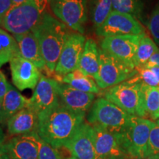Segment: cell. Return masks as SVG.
<instances>
[{
	"instance_id": "cell-1",
	"label": "cell",
	"mask_w": 159,
	"mask_h": 159,
	"mask_svg": "<svg viewBox=\"0 0 159 159\" xmlns=\"http://www.w3.org/2000/svg\"><path fill=\"white\" fill-rule=\"evenodd\" d=\"M85 113L71 110L60 102L53 108L39 114L36 132L53 148H64L85 122Z\"/></svg>"
},
{
	"instance_id": "cell-2",
	"label": "cell",
	"mask_w": 159,
	"mask_h": 159,
	"mask_svg": "<svg viewBox=\"0 0 159 159\" xmlns=\"http://www.w3.org/2000/svg\"><path fill=\"white\" fill-rule=\"evenodd\" d=\"M38 40L47 69V75L55 73L60 55L69 34L68 27L49 13L43 14L32 30Z\"/></svg>"
},
{
	"instance_id": "cell-3",
	"label": "cell",
	"mask_w": 159,
	"mask_h": 159,
	"mask_svg": "<svg viewBox=\"0 0 159 159\" xmlns=\"http://www.w3.org/2000/svg\"><path fill=\"white\" fill-rule=\"evenodd\" d=\"M153 121L133 116L128 127L115 134L129 159H144L148 156L149 137Z\"/></svg>"
},
{
	"instance_id": "cell-4",
	"label": "cell",
	"mask_w": 159,
	"mask_h": 159,
	"mask_svg": "<svg viewBox=\"0 0 159 159\" xmlns=\"http://www.w3.org/2000/svg\"><path fill=\"white\" fill-rule=\"evenodd\" d=\"M130 115L104 97L94 101L89 110L87 121L89 124L99 125L114 134H121L128 127Z\"/></svg>"
},
{
	"instance_id": "cell-5",
	"label": "cell",
	"mask_w": 159,
	"mask_h": 159,
	"mask_svg": "<svg viewBox=\"0 0 159 159\" xmlns=\"http://www.w3.org/2000/svg\"><path fill=\"white\" fill-rule=\"evenodd\" d=\"M44 13L34 1L13 6L4 18L2 27L13 35H23L32 32Z\"/></svg>"
},
{
	"instance_id": "cell-6",
	"label": "cell",
	"mask_w": 159,
	"mask_h": 159,
	"mask_svg": "<svg viewBox=\"0 0 159 159\" xmlns=\"http://www.w3.org/2000/svg\"><path fill=\"white\" fill-rule=\"evenodd\" d=\"M138 71L99 49V70L96 83L100 89L111 88L132 78Z\"/></svg>"
},
{
	"instance_id": "cell-7",
	"label": "cell",
	"mask_w": 159,
	"mask_h": 159,
	"mask_svg": "<svg viewBox=\"0 0 159 159\" xmlns=\"http://www.w3.org/2000/svg\"><path fill=\"white\" fill-rule=\"evenodd\" d=\"M52 13L74 32L83 34L88 20V0H49Z\"/></svg>"
},
{
	"instance_id": "cell-8",
	"label": "cell",
	"mask_w": 159,
	"mask_h": 159,
	"mask_svg": "<svg viewBox=\"0 0 159 159\" xmlns=\"http://www.w3.org/2000/svg\"><path fill=\"white\" fill-rule=\"evenodd\" d=\"M141 85L128 80L108 89L104 98L130 115L141 117Z\"/></svg>"
},
{
	"instance_id": "cell-9",
	"label": "cell",
	"mask_w": 159,
	"mask_h": 159,
	"mask_svg": "<svg viewBox=\"0 0 159 159\" xmlns=\"http://www.w3.org/2000/svg\"><path fill=\"white\" fill-rule=\"evenodd\" d=\"M98 36L144 35V28L137 19L127 13L113 11L100 27L96 29Z\"/></svg>"
},
{
	"instance_id": "cell-10",
	"label": "cell",
	"mask_w": 159,
	"mask_h": 159,
	"mask_svg": "<svg viewBox=\"0 0 159 159\" xmlns=\"http://www.w3.org/2000/svg\"><path fill=\"white\" fill-rule=\"evenodd\" d=\"M85 41L83 34L69 33L55 67V75L61 77L79 68Z\"/></svg>"
},
{
	"instance_id": "cell-11",
	"label": "cell",
	"mask_w": 159,
	"mask_h": 159,
	"mask_svg": "<svg viewBox=\"0 0 159 159\" xmlns=\"http://www.w3.org/2000/svg\"><path fill=\"white\" fill-rule=\"evenodd\" d=\"M144 35H117L104 38L101 41L100 49L126 64L135 67V55L141 39Z\"/></svg>"
},
{
	"instance_id": "cell-12",
	"label": "cell",
	"mask_w": 159,
	"mask_h": 159,
	"mask_svg": "<svg viewBox=\"0 0 159 159\" xmlns=\"http://www.w3.org/2000/svg\"><path fill=\"white\" fill-rule=\"evenodd\" d=\"M64 148L71 152V156L79 159H100L95 148L94 128L89 122L80 125Z\"/></svg>"
},
{
	"instance_id": "cell-13",
	"label": "cell",
	"mask_w": 159,
	"mask_h": 159,
	"mask_svg": "<svg viewBox=\"0 0 159 159\" xmlns=\"http://www.w3.org/2000/svg\"><path fill=\"white\" fill-rule=\"evenodd\" d=\"M57 85L58 81L56 79L42 75L30 99L29 108L39 115L58 104L60 99Z\"/></svg>"
},
{
	"instance_id": "cell-14",
	"label": "cell",
	"mask_w": 159,
	"mask_h": 159,
	"mask_svg": "<svg viewBox=\"0 0 159 159\" xmlns=\"http://www.w3.org/2000/svg\"><path fill=\"white\" fill-rule=\"evenodd\" d=\"M10 66L12 81L19 91L35 89L42 76L41 71L21 55L12 59Z\"/></svg>"
},
{
	"instance_id": "cell-15",
	"label": "cell",
	"mask_w": 159,
	"mask_h": 159,
	"mask_svg": "<svg viewBox=\"0 0 159 159\" xmlns=\"http://www.w3.org/2000/svg\"><path fill=\"white\" fill-rule=\"evenodd\" d=\"M95 148L100 159H129L114 133L99 125H93Z\"/></svg>"
},
{
	"instance_id": "cell-16",
	"label": "cell",
	"mask_w": 159,
	"mask_h": 159,
	"mask_svg": "<svg viewBox=\"0 0 159 159\" xmlns=\"http://www.w3.org/2000/svg\"><path fill=\"white\" fill-rule=\"evenodd\" d=\"M57 89L61 104L76 112L85 113L94 103V94L79 91L59 81Z\"/></svg>"
},
{
	"instance_id": "cell-17",
	"label": "cell",
	"mask_w": 159,
	"mask_h": 159,
	"mask_svg": "<svg viewBox=\"0 0 159 159\" xmlns=\"http://www.w3.org/2000/svg\"><path fill=\"white\" fill-rule=\"evenodd\" d=\"M19 44L21 56L33 63L40 71L47 74V66L38 40L33 32L23 35H13Z\"/></svg>"
},
{
	"instance_id": "cell-18",
	"label": "cell",
	"mask_w": 159,
	"mask_h": 159,
	"mask_svg": "<svg viewBox=\"0 0 159 159\" xmlns=\"http://www.w3.org/2000/svg\"><path fill=\"white\" fill-rule=\"evenodd\" d=\"M39 115L29 107L22 109L7 122V132L13 136H21L36 131Z\"/></svg>"
},
{
	"instance_id": "cell-19",
	"label": "cell",
	"mask_w": 159,
	"mask_h": 159,
	"mask_svg": "<svg viewBox=\"0 0 159 159\" xmlns=\"http://www.w3.org/2000/svg\"><path fill=\"white\" fill-rule=\"evenodd\" d=\"M10 159H38V148L29 134L16 136L7 143Z\"/></svg>"
},
{
	"instance_id": "cell-20",
	"label": "cell",
	"mask_w": 159,
	"mask_h": 159,
	"mask_svg": "<svg viewBox=\"0 0 159 159\" xmlns=\"http://www.w3.org/2000/svg\"><path fill=\"white\" fill-rule=\"evenodd\" d=\"M97 80L99 70V48L92 39L85 41L79 68Z\"/></svg>"
},
{
	"instance_id": "cell-21",
	"label": "cell",
	"mask_w": 159,
	"mask_h": 159,
	"mask_svg": "<svg viewBox=\"0 0 159 159\" xmlns=\"http://www.w3.org/2000/svg\"><path fill=\"white\" fill-rule=\"evenodd\" d=\"M141 84V118L156 121L159 118V88Z\"/></svg>"
},
{
	"instance_id": "cell-22",
	"label": "cell",
	"mask_w": 159,
	"mask_h": 159,
	"mask_svg": "<svg viewBox=\"0 0 159 159\" xmlns=\"http://www.w3.org/2000/svg\"><path fill=\"white\" fill-rule=\"evenodd\" d=\"M61 83H66L71 87L83 92L98 94L100 89L97 85L95 80L82 70L77 69L64 76L59 77ZM60 82V81H59Z\"/></svg>"
},
{
	"instance_id": "cell-23",
	"label": "cell",
	"mask_w": 159,
	"mask_h": 159,
	"mask_svg": "<svg viewBox=\"0 0 159 159\" xmlns=\"http://www.w3.org/2000/svg\"><path fill=\"white\" fill-rule=\"evenodd\" d=\"M30 99H27L21 93L19 92L14 87L11 85L2 100L4 119L5 123L7 120L21 111L27 108L29 105Z\"/></svg>"
},
{
	"instance_id": "cell-24",
	"label": "cell",
	"mask_w": 159,
	"mask_h": 159,
	"mask_svg": "<svg viewBox=\"0 0 159 159\" xmlns=\"http://www.w3.org/2000/svg\"><path fill=\"white\" fill-rule=\"evenodd\" d=\"M19 55H21L16 40L8 32L0 28V68Z\"/></svg>"
},
{
	"instance_id": "cell-25",
	"label": "cell",
	"mask_w": 159,
	"mask_h": 159,
	"mask_svg": "<svg viewBox=\"0 0 159 159\" xmlns=\"http://www.w3.org/2000/svg\"><path fill=\"white\" fill-rule=\"evenodd\" d=\"M113 11L111 0H91L89 11L95 28L100 27Z\"/></svg>"
},
{
	"instance_id": "cell-26",
	"label": "cell",
	"mask_w": 159,
	"mask_h": 159,
	"mask_svg": "<svg viewBox=\"0 0 159 159\" xmlns=\"http://www.w3.org/2000/svg\"><path fill=\"white\" fill-rule=\"evenodd\" d=\"M159 50L158 47L150 37L144 35L141 39L136 53L134 57V66L136 69L142 68L157 51Z\"/></svg>"
},
{
	"instance_id": "cell-27",
	"label": "cell",
	"mask_w": 159,
	"mask_h": 159,
	"mask_svg": "<svg viewBox=\"0 0 159 159\" xmlns=\"http://www.w3.org/2000/svg\"><path fill=\"white\" fill-rule=\"evenodd\" d=\"M114 11L130 14L140 19L144 4L142 0H111Z\"/></svg>"
},
{
	"instance_id": "cell-28",
	"label": "cell",
	"mask_w": 159,
	"mask_h": 159,
	"mask_svg": "<svg viewBox=\"0 0 159 159\" xmlns=\"http://www.w3.org/2000/svg\"><path fill=\"white\" fill-rule=\"evenodd\" d=\"M28 134L37 145L38 159H63L57 149L43 141L36 131Z\"/></svg>"
},
{
	"instance_id": "cell-29",
	"label": "cell",
	"mask_w": 159,
	"mask_h": 159,
	"mask_svg": "<svg viewBox=\"0 0 159 159\" xmlns=\"http://www.w3.org/2000/svg\"><path fill=\"white\" fill-rule=\"evenodd\" d=\"M159 156V126L156 122L151 128L149 137L148 156Z\"/></svg>"
},
{
	"instance_id": "cell-30",
	"label": "cell",
	"mask_w": 159,
	"mask_h": 159,
	"mask_svg": "<svg viewBox=\"0 0 159 159\" xmlns=\"http://www.w3.org/2000/svg\"><path fill=\"white\" fill-rule=\"evenodd\" d=\"M148 27L155 41L159 40V2L151 12L148 19Z\"/></svg>"
},
{
	"instance_id": "cell-31",
	"label": "cell",
	"mask_w": 159,
	"mask_h": 159,
	"mask_svg": "<svg viewBox=\"0 0 159 159\" xmlns=\"http://www.w3.org/2000/svg\"><path fill=\"white\" fill-rule=\"evenodd\" d=\"M12 7L13 4L11 0H0V26L2 25L4 18Z\"/></svg>"
},
{
	"instance_id": "cell-32",
	"label": "cell",
	"mask_w": 159,
	"mask_h": 159,
	"mask_svg": "<svg viewBox=\"0 0 159 159\" xmlns=\"http://www.w3.org/2000/svg\"><path fill=\"white\" fill-rule=\"evenodd\" d=\"M0 159H10L7 143H5V135L0 128Z\"/></svg>"
},
{
	"instance_id": "cell-33",
	"label": "cell",
	"mask_w": 159,
	"mask_h": 159,
	"mask_svg": "<svg viewBox=\"0 0 159 159\" xmlns=\"http://www.w3.org/2000/svg\"><path fill=\"white\" fill-rule=\"evenodd\" d=\"M11 84L7 81L5 75L0 71V100L2 101L10 88Z\"/></svg>"
},
{
	"instance_id": "cell-34",
	"label": "cell",
	"mask_w": 159,
	"mask_h": 159,
	"mask_svg": "<svg viewBox=\"0 0 159 159\" xmlns=\"http://www.w3.org/2000/svg\"><path fill=\"white\" fill-rule=\"evenodd\" d=\"M156 66L159 67V50L156 52L155 54L150 57L149 61L147 63L145 66L146 67H151Z\"/></svg>"
},
{
	"instance_id": "cell-35",
	"label": "cell",
	"mask_w": 159,
	"mask_h": 159,
	"mask_svg": "<svg viewBox=\"0 0 159 159\" xmlns=\"http://www.w3.org/2000/svg\"><path fill=\"white\" fill-rule=\"evenodd\" d=\"M34 1L41 9L43 10V11H44V8L46 5H47V4L49 3V0H34Z\"/></svg>"
},
{
	"instance_id": "cell-36",
	"label": "cell",
	"mask_w": 159,
	"mask_h": 159,
	"mask_svg": "<svg viewBox=\"0 0 159 159\" xmlns=\"http://www.w3.org/2000/svg\"><path fill=\"white\" fill-rule=\"evenodd\" d=\"M30 1H34V0H11L13 6H18L20 5H22L24 3L28 2H30Z\"/></svg>"
},
{
	"instance_id": "cell-37",
	"label": "cell",
	"mask_w": 159,
	"mask_h": 159,
	"mask_svg": "<svg viewBox=\"0 0 159 159\" xmlns=\"http://www.w3.org/2000/svg\"><path fill=\"white\" fill-rule=\"evenodd\" d=\"M5 119H4V114H3V107H2V101L0 100V124H5Z\"/></svg>"
},
{
	"instance_id": "cell-38",
	"label": "cell",
	"mask_w": 159,
	"mask_h": 159,
	"mask_svg": "<svg viewBox=\"0 0 159 159\" xmlns=\"http://www.w3.org/2000/svg\"><path fill=\"white\" fill-rule=\"evenodd\" d=\"M144 159H159V156H148Z\"/></svg>"
},
{
	"instance_id": "cell-39",
	"label": "cell",
	"mask_w": 159,
	"mask_h": 159,
	"mask_svg": "<svg viewBox=\"0 0 159 159\" xmlns=\"http://www.w3.org/2000/svg\"><path fill=\"white\" fill-rule=\"evenodd\" d=\"M67 159H79V158H75V157H74V156H71V157H70V158H67Z\"/></svg>"
},
{
	"instance_id": "cell-40",
	"label": "cell",
	"mask_w": 159,
	"mask_h": 159,
	"mask_svg": "<svg viewBox=\"0 0 159 159\" xmlns=\"http://www.w3.org/2000/svg\"><path fill=\"white\" fill-rule=\"evenodd\" d=\"M156 124L158 125V126H159V118H158V119H157V120H156Z\"/></svg>"
},
{
	"instance_id": "cell-41",
	"label": "cell",
	"mask_w": 159,
	"mask_h": 159,
	"mask_svg": "<svg viewBox=\"0 0 159 159\" xmlns=\"http://www.w3.org/2000/svg\"><path fill=\"white\" fill-rule=\"evenodd\" d=\"M156 43H158V45L159 46V40H156Z\"/></svg>"
}]
</instances>
